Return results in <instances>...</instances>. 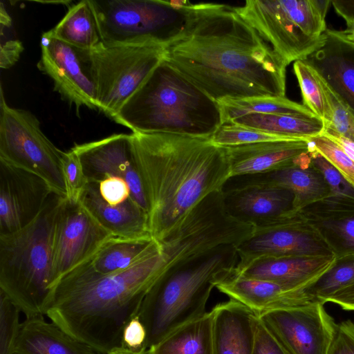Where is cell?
I'll list each match as a JSON object with an SVG mask.
<instances>
[{
    "label": "cell",
    "instance_id": "obj_1",
    "mask_svg": "<svg viewBox=\"0 0 354 354\" xmlns=\"http://www.w3.org/2000/svg\"><path fill=\"white\" fill-rule=\"evenodd\" d=\"M165 60L212 99L286 97L287 64L234 10L197 3Z\"/></svg>",
    "mask_w": 354,
    "mask_h": 354
},
{
    "label": "cell",
    "instance_id": "obj_2",
    "mask_svg": "<svg viewBox=\"0 0 354 354\" xmlns=\"http://www.w3.org/2000/svg\"><path fill=\"white\" fill-rule=\"evenodd\" d=\"M161 247L129 268L96 272L91 261L50 287L43 313L77 340L106 354L122 347L123 330L162 272Z\"/></svg>",
    "mask_w": 354,
    "mask_h": 354
},
{
    "label": "cell",
    "instance_id": "obj_3",
    "mask_svg": "<svg viewBox=\"0 0 354 354\" xmlns=\"http://www.w3.org/2000/svg\"><path fill=\"white\" fill-rule=\"evenodd\" d=\"M134 161L148 203L151 237L161 242L198 203L230 178L225 149L210 138L133 133Z\"/></svg>",
    "mask_w": 354,
    "mask_h": 354
},
{
    "label": "cell",
    "instance_id": "obj_4",
    "mask_svg": "<svg viewBox=\"0 0 354 354\" xmlns=\"http://www.w3.org/2000/svg\"><path fill=\"white\" fill-rule=\"evenodd\" d=\"M113 120L133 133L211 138L223 124L218 102L162 60Z\"/></svg>",
    "mask_w": 354,
    "mask_h": 354
},
{
    "label": "cell",
    "instance_id": "obj_5",
    "mask_svg": "<svg viewBox=\"0 0 354 354\" xmlns=\"http://www.w3.org/2000/svg\"><path fill=\"white\" fill-rule=\"evenodd\" d=\"M236 248L222 245L164 272L146 295L138 316L147 330L146 350L203 315L212 290L231 277Z\"/></svg>",
    "mask_w": 354,
    "mask_h": 354
},
{
    "label": "cell",
    "instance_id": "obj_6",
    "mask_svg": "<svg viewBox=\"0 0 354 354\" xmlns=\"http://www.w3.org/2000/svg\"><path fill=\"white\" fill-rule=\"evenodd\" d=\"M64 198L53 192L33 221L19 231L0 235V290L26 317L44 315L53 283L55 225Z\"/></svg>",
    "mask_w": 354,
    "mask_h": 354
},
{
    "label": "cell",
    "instance_id": "obj_7",
    "mask_svg": "<svg viewBox=\"0 0 354 354\" xmlns=\"http://www.w3.org/2000/svg\"><path fill=\"white\" fill-rule=\"evenodd\" d=\"M101 42L166 48L187 30L197 7L187 1L89 0Z\"/></svg>",
    "mask_w": 354,
    "mask_h": 354
},
{
    "label": "cell",
    "instance_id": "obj_8",
    "mask_svg": "<svg viewBox=\"0 0 354 354\" xmlns=\"http://www.w3.org/2000/svg\"><path fill=\"white\" fill-rule=\"evenodd\" d=\"M331 0H248L234 7L287 64L323 46Z\"/></svg>",
    "mask_w": 354,
    "mask_h": 354
},
{
    "label": "cell",
    "instance_id": "obj_9",
    "mask_svg": "<svg viewBox=\"0 0 354 354\" xmlns=\"http://www.w3.org/2000/svg\"><path fill=\"white\" fill-rule=\"evenodd\" d=\"M165 55V48L156 45L109 46L100 42L87 50L97 109L113 120Z\"/></svg>",
    "mask_w": 354,
    "mask_h": 354
},
{
    "label": "cell",
    "instance_id": "obj_10",
    "mask_svg": "<svg viewBox=\"0 0 354 354\" xmlns=\"http://www.w3.org/2000/svg\"><path fill=\"white\" fill-rule=\"evenodd\" d=\"M0 110V159L38 176L54 193L66 198L64 151L46 137L34 114L8 106L2 86Z\"/></svg>",
    "mask_w": 354,
    "mask_h": 354
},
{
    "label": "cell",
    "instance_id": "obj_11",
    "mask_svg": "<svg viewBox=\"0 0 354 354\" xmlns=\"http://www.w3.org/2000/svg\"><path fill=\"white\" fill-rule=\"evenodd\" d=\"M112 236L79 202L64 198L53 243V283L91 260ZM52 284V285H53Z\"/></svg>",
    "mask_w": 354,
    "mask_h": 354
},
{
    "label": "cell",
    "instance_id": "obj_12",
    "mask_svg": "<svg viewBox=\"0 0 354 354\" xmlns=\"http://www.w3.org/2000/svg\"><path fill=\"white\" fill-rule=\"evenodd\" d=\"M324 304L315 300L259 317L290 354H326L337 324Z\"/></svg>",
    "mask_w": 354,
    "mask_h": 354
},
{
    "label": "cell",
    "instance_id": "obj_13",
    "mask_svg": "<svg viewBox=\"0 0 354 354\" xmlns=\"http://www.w3.org/2000/svg\"><path fill=\"white\" fill-rule=\"evenodd\" d=\"M41 49L37 68L52 79L54 90L77 110L82 106L96 109L95 88L87 50L64 43L48 31L41 36Z\"/></svg>",
    "mask_w": 354,
    "mask_h": 354
},
{
    "label": "cell",
    "instance_id": "obj_14",
    "mask_svg": "<svg viewBox=\"0 0 354 354\" xmlns=\"http://www.w3.org/2000/svg\"><path fill=\"white\" fill-rule=\"evenodd\" d=\"M53 193L38 176L0 159V235L19 231L33 221Z\"/></svg>",
    "mask_w": 354,
    "mask_h": 354
},
{
    "label": "cell",
    "instance_id": "obj_15",
    "mask_svg": "<svg viewBox=\"0 0 354 354\" xmlns=\"http://www.w3.org/2000/svg\"><path fill=\"white\" fill-rule=\"evenodd\" d=\"M296 216L254 227L252 235L236 247L239 262L235 272L263 258L333 254L319 241L300 229Z\"/></svg>",
    "mask_w": 354,
    "mask_h": 354
},
{
    "label": "cell",
    "instance_id": "obj_16",
    "mask_svg": "<svg viewBox=\"0 0 354 354\" xmlns=\"http://www.w3.org/2000/svg\"><path fill=\"white\" fill-rule=\"evenodd\" d=\"M88 182L98 183L107 176L124 179L131 198L148 213V203L132 149L131 135L113 134L102 140L75 145Z\"/></svg>",
    "mask_w": 354,
    "mask_h": 354
},
{
    "label": "cell",
    "instance_id": "obj_17",
    "mask_svg": "<svg viewBox=\"0 0 354 354\" xmlns=\"http://www.w3.org/2000/svg\"><path fill=\"white\" fill-rule=\"evenodd\" d=\"M247 186H273L290 190L294 195L295 214L307 205L325 199L330 195L324 178L311 163L309 151L302 154L292 165L265 174L232 177L223 189Z\"/></svg>",
    "mask_w": 354,
    "mask_h": 354
},
{
    "label": "cell",
    "instance_id": "obj_18",
    "mask_svg": "<svg viewBox=\"0 0 354 354\" xmlns=\"http://www.w3.org/2000/svg\"><path fill=\"white\" fill-rule=\"evenodd\" d=\"M310 286H293L233 274L217 284L216 288L259 317L270 311L297 307L317 300L308 292Z\"/></svg>",
    "mask_w": 354,
    "mask_h": 354
},
{
    "label": "cell",
    "instance_id": "obj_19",
    "mask_svg": "<svg viewBox=\"0 0 354 354\" xmlns=\"http://www.w3.org/2000/svg\"><path fill=\"white\" fill-rule=\"evenodd\" d=\"M227 212L254 227L296 215L294 195L288 189L273 186H247L223 189Z\"/></svg>",
    "mask_w": 354,
    "mask_h": 354
},
{
    "label": "cell",
    "instance_id": "obj_20",
    "mask_svg": "<svg viewBox=\"0 0 354 354\" xmlns=\"http://www.w3.org/2000/svg\"><path fill=\"white\" fill-rule=\"evenodd\" d=\"M224 148L230 178L265 174L292 165L309 149L307 140L263 142Z\"/></svg>",
    "mask_w": 354,
    "mask_h": 354
},
{
    "label": "cell",
    "instance_id": "obj_21",
    "mask_svg": "<svg viewBox=\"0 0 354 354\" xmlns=\"http://www.w3.org/2000/svg\"><path fill=\"white\" fill-rule=\"evenodd\" d=\"M337 262L334 254L313 257H269L257 259L234 275L293 286L313 285Z\"/></svg>",
    "mask_w": 354,
    "mask_h": 354
},
{
    "label": "cell",
    "instance_id": "obj_22",
    "mask_svg": "<svg viewBox=\"0 0 354 354\" xmlns=\"http://www.w3.org/2000/svg\"><path fill=\"white\" fill-rule=\"evenodd\" d=\"M80 202L113 236L152 238L148 213L132 198L118 205H110L101 197L97 183L88 182Z\"/></svg>",
    "mask_w": 354,
    "mask_h": 354
},
{
    "label": "cell",
    "instance_id": "obj_23",
    "mask_svg": "<svg viewBox=\"0 0 354 354\" xmlns=\"http://www.w3.org/2000/svg\"><path fill=\"white\" fill-rule=\"evenodd\" d=\"M214 310V354H253L257 315L230 299Z\"/></svg>",
    "mask_w": 354,
    "mask_h": 354
},
{
    "label": "cell",
    "instance_id": "obj_24",
    "mask_svg": "<svg viewBox=\"0 0 354 354\" xmlns=\"http://www.w3.org/2000/svg\"><path fill=\"white\" fill-rule=\"evenodd\" d=\"M327 29L323 46L304 61L354 111V45L337 38Z\"/></svg>",
    "mask_w": 354,
    "mask_h": 354
},
{
    "label": "cell",
    "instance_id": "obj_25",
    "mask_svg": "<svg viewBox=\"0 0 354 354\" xmlns=\"http://www.w3.org/2000/svg\"><path fill=\"white\" fill-rule=\"evenodd\" d=\"M93 351L38 315L21 322L14 354H92Z\"/></svg>",
    "mask_w": 354,
    "mask_h": 354
},
{
    "label": "cell",
    "instance_id": "obj_26",
    "mask_svg": "<svg viewBox=\"0 0 354 354\" xmlns=\"http://www.w3.org/2000/svg\"><path fill=\"white\" fill-rule=\"evenodd\" d=\"M214 310L169 334L149 354H214Z\"/></svg>",
    "mask_w": 354,
    "mask_h": 354
},
{
    "label": "cell",
    "instance_id": "obj_27",
    "mask_svg": "<svg viewBox=\"0 0 354 354\" xmlns=\"http://www.w3.org/2000/svg\"><path fill=\"white\" fill-rule=\"evenodd\" d=\"M153 238L131 239L112 236L91 260L93 268L107 274L125 270L158 249Z\"/></svg>",
    "mask_w": 354,
    "mask_h": 354
},
{
    "label": "cell",
    "instance_id": "obj_28",
    "mask_svg": "<svg viewBox=\"0 0 354 354\" xmlns=\"http://www.w3.org/2000/svg\"><path fill=\"white\" fill-rule=\"evenodd\" d=\"M53 37L77 48L91 50L101 42L94 11L89 0L70 7L62 19L48 31Z\"/></svg>",
    "mask_w": 354,
    "mask_h": 354
},
{
    "label": "cell",
    "instance_id": "obj_29",
    "mask_svg": "<svg viewBox=\"0 0 354 354\" xmlns=\"http://www.w3.org/2000/svg\"><path fill=\"white\" fill-rule=\"evenodd\" d=\"M228 123L296 140H307L321 135L324 129L323 121L317 118L286 114H249Z\"/></svg>",
    "mask_w": 354,
    "mask_h": 354
},
{
    "label": "cell",
    "instance_id": "obj_30",
    "mask_svg": "<svg viewBox=\"0 0 354 354\" xmlns=\"http://www.w3.org/2000/svg\"><path fill=\"white\" fill-rule=\"evenodd\" d=\"M223 124L249 114H286L315 117L304 104L286 97L227 98L218 101Z\"/></svg>",
    "mask_w": 354,
    "mask_h": 354
},
{
    "label": "cell",
    "instance_id": "obj_31",
    "mask_svg": "<svg viewBox=\"0 0 354 354\" xmlns=\"http://www.w3.org/2000/svg\"><path fill=\"white\" fill-rule=\"evenodd\" d=\"M293 71L301 90L302 104L322 120L324 125L328 124L329 109L314 69L305 61L298 60L293 64Z\"/></svg>",
    "mask_w": 354,
    "mask_h": 354
},
{
    "label": "cell",
    "instance_id": "obj_32",
    "mask_svg": "<svg viewBox=\"0 0 354 354\" xmlns=\"http://www.w3.org/2000/svg\"><path fill=\"white\" fill-rule=\"evenodd\" d=\"M315 73L330 113V122L324 127L354 142V111L315 71Z\"/></svg>",
    "mask_w": 354,
    "mask_h": 354
},
{
    "label": "cell",
    "instance_id": "obj_33",
    "mask_svg": "<svg viewBox=\"0 0 354 354\" xmlns=\"http://www.w3.org/2000/svg\"><path fill=\"white\" fill-rule=\"evenodd\" d=\"M210 140L223 147L263 142L298 140L232 123L222 124Z\"/></svg>",
    "mask_w": 354,
    "mask_h": 354
},
{
    "label": "cell",
    "instance_id": "obj_34",
    "mask_svg": "<svg viewBox=\"0 0 354 354\" xmlns=\"http://www.w3.org/2000/svg\"><path fill=\"white\" fill-rule=\"evenodd\" d=\"M354 282V259L336 263L317 281L309 287L308 292L314 299L325 304L337 291Z\"/></svg>",
    "mask_w": 354,
    "mask_h": 354
},
{
    "label": "cell",
    "instance_id": "obj_35",
    "mask_svg": "<svg viewBox=\"0 0 354 354\" xmlns=\"http://www.w3.org/2000/svg\"><path fill=\"white\" fill-rule=\"evenodd\" d=\"M308 147L311 163L324 178L330 195L336 201L350 202L354 205V187L324 156L309 145Z\"/></svg>",
    "mask_w": 354,
    "mask_h": 354
},
{
    "label": "cell",
    "instance_id": "obj_36",
    "mask_svg": "<svg viewBox=\"0 0 354 354\" xmlns=\"http://www.w3.org/2000/svg\"><path fill=\"white\" fill-rule=\"evenodd\" d=\"M308 145L333 165L354 187V161L343 149L321 134L307 139Z\"/></svg>",
    "mask_w": 354,
    "mask_h": 354
},
{
    "label": "cell",
    "instance_id": "obj_37",
    "mask_svg": "<svg viewBox=\"0 0 354 354\" xmlns=\"http://www.w3.org/2000/svg\"><path fill=\"white\" fill-rule=\"evenodd\" d=\"M19 307L0 290V354H14L21 322Z\"/></svg>",
    "mask_w": 354,
    "mask_h": 354
},
{
    "label": "cell",
    "instance_id": "obj_38",
    "mask_svg": "<svg viewBox=\"0 0 354 354\" xmlns=\"http://www.w3.org/2000/svg\"><path fill=\"white\" fill-rule=\"evenodd\" d=\"M62 168L66 189V198L71 202H79L88 181L78 156L72 149L64 152Z\"/></svg>",
    "mask_w": 354,
    "mask_h": 354
},
{
    "label": "cell",
    "instance_id": "obj_39",
    "mask_svg": "<svg viewBox=\"0 0 354 354\" xmlns=\"http://www.w3.org/2000/svg\"><path fill=\"white\" fill-rule=\"evenodd\" d=\"M97 183L101 197L110 205H118L131 198L127 182L120 177L107 176Z\"/></svg>",
    "mask_w": 354,
    "mask_h": 354
},
{
    "label": "cell",
    "instance_id": "obj_40",
    "mask_svg": "<svg viewBox=\"0 0 354 354\" xmlns=\"http://www.w3.org/2000/svg\"><path fill=\"white\" fill-rule=\"evenodd\" d=\"M253 354H290L257 317Z\"/></svg>",
    "mask_w": 354,
    "mask_h": 354
},
{
    "label": "cell",
    "instance_id": "obj_41",
    "mask_svg": "<svg viewBox=\"0 0 354 354\" xmlns=\"http://www.w3.org/2000/svg\"><path fill=\"white\" fill-rule=\"evenodd\" d=\"M326 354H354V322L346 319L337 324L335 335Z\"/></svg>",
    "mask_w": 354,
    "mask_h": 354
},
{
    "label": "cell",
    "instance_id": "obj_42",
    "mask_svg": "<svg viewBox=\"0 0 354 354\" xmlns=\"http://www.w3.org/2000/svg\"><path fill=\"white\" fill-rule=\"evenodd\" d=\"M147 330L137 315L125 326L122 333V347L133 352L146 350Z\"/></svg>",
    "mask_w": 354,
    "mask_h": 354
},
{
    "label": "cell",
    "instance_id": "obj_43",
    "mask_svg": "<svg viewBox=\"0 0 354 354\" xmlns=\"http://www.w3.org/2000/svg\"><path fill=\"white\" fill-rule=\"evenodd\" d=\"M324 225L337 234L346 248L354 250V216L327 221Z\"/></svg>",
    "mask_w": 354,
    "mask_h": 354
},
{
    "label": "cell",
    "instance_id": "obj_44",
    "mask_svg": "<svg viewBox=\"0 0 354 354\" xmlns=\"http://www.w3.org/2000/svg\"><path fill=\"white\" fill-rule=\"evenodd\" d=\"M23 50L22 43L17 39L8 40L1 44L0 67L6 69L12 66L18 61Z\"/></svg>",
    "mask_w": 354,
    "mask_h": 354
},
{
    "label": "cell",
    "instance_id": "obj_45",
    "mask_svg": "<svg viewBox=\"0 0 354 354\" xmlns=\"http://www.w3.org/2000/svg\"><path fill=\"white\" fill-rule=\"evenodd\" d=\"M326 302H333L343 310H354V282L328 297Z\"/></svg>",
    "mask_w": 354,
    "mask_h": 354
},
{
    "label": "cell",
    "instance_id": "obj_46",
    "mask_svg": "<svg viewBox=\"0 0 354 354\" xmlns=\"http://www.w3.org/2000/svg\"><path fill=\"white\" fill-rule=\"evenodd\" d=\"M322 134L328 137L339 145L348 156L354 161V142L345 138L337 132L326 127H324Z\"/></svg>",
    "mask_w": 354,
    "mask_h": 354
},
{
    "label": "cell",
    "instance_id": "obj_47",
    "mask_svg": "<svg viewBox=\"0 0 354 354\" xmlns=\"http://www.w3.org/2000/svg\"><path fill=\"white\" fill-rule=\"evenodd\" d=\"M335 12L345 21L354 19V0H331Z\"/></svg>",
    "mask_w": 354,
    "mask_h": 354
},
{
    "label": "cell",
    "instance_id": "obj_48",
    "mask_svg": "<svg viewBox=\"0 0 354 354\" xmlns=\"http://www.w3.org/2000/svg\"><path fill=\"white\" fill-rule=\"evenodd\" d=\"M345 21L346 28L344 30H327L337 38L354 45V19H347Z\"/></svg>",
    "mask_w": 354,
    "mask_h": 354
},
{
    "label": "cell",
    "instance_id": "obj_49",
    "mask_svg": "<svg viewBox=\"0 0 354 354\" xmlns=\"http://www.w3.org/2000/svg\"><path fill=\"white\" fill-rule=\"evenodd\" d=\"M0 22L1 24V28L3 26L4 27H10L11 25V18L10 15L7 13L6 9L4 8L3 4L1 5V11H0Z\"/></svg>",
    "mask_w": 354,
    "mask_h": 354
},
{
    "label": "cell",
    "instance_id": "obj_50",
    "mask_svg": "<svg viewBox=\"0 0 354 354\" xmlns=\"http://www.w3.org/2000/svg\"><path fill=\"white\" fill-rule=\"evenodd\" d=\"M106 354H149L148 351L133 352L123 347L116 348Z\"/></svg>",
    "mask_w": 354,
    "mask_h": 354
},
{
    "label": "cell",
    "instance_id": "obj_51",
    "mask_svg": "<svg viewBox=\"0 0 354 354\" xmlns=\"http://www.w3.org/2000/svg\"><path fill=\"white\" fill-rule=\"evenodd\" d=\"M35 2H39L42 3H61V4H66L68 5L71 1H37Z\"/></svg>",
    "mask_w": 354,
    "mask_h": 354
},
{
    "label": "cell",
    "instance_id": "obj_52",
    "mask_svg": "<svg viewBox=\"0 0 354 354\" xmlns=\"http://www.w3.org/2000/svg\"><path fill=\"white\" fill-rule=\"evenodd\" d=\"M92 354H105V353H100V352H98V351L94 350Z\"/></svg>",
    "mask_w": 354,
    "mask_h": 354
},
{
    "label": "cell",
    "instance_id": "obj_53",
    "mask_svg": "<svg viewBox=\"0 0 354 354\" xmlns=\"http://www.w3.org/2000/svg\"><path fill=\"white\" fill-rule=\"evenodd\" d=\"M354 311V310H353Z\"/></svg>",
    "mask_w": 354,
    "mask_h": 354
}]
</instances>
